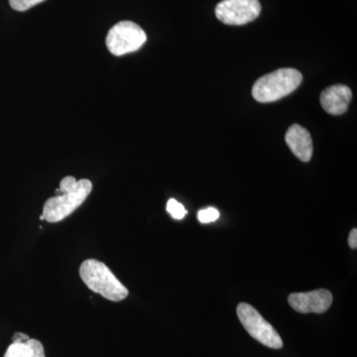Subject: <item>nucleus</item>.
<instances>
[{
	"instance_id": "f257e3e1",
	"label": "nucleus",
	"mask_w": 357,
	"mask_h": 357,
	"mask_svg": "<svg viewBox=\"0 0 357 357\" xmlns=\"http://www.w3.org/2000/svg\"><path fill=\"white\" fill-rule=\"evenodd\" d=\"M93 190V184L88 178L77 181L73 176H67L61 181L58 196L47 199L44 204L43 215L48 222H59L69 217L86 198Z\"/></svg>"
},
{
	"instance_id": "f03ea898",
	"label": "nucleus",
	"mask_w": 357,
	"mask_h": 357,
	"mask_svg": "<svg viewBox=\"0 0 357 357\" xmlns=\"http://www.w3.org/2000/svg\"><path fill=\"white\" fill-rule=\"evenodd\" d=\"M79 276L93 292L105 299L119 302L128 296V290L114 276L105 263L96 259L84 260L79 267Z\"/></svg>"
},
{
	"instance_id": "7ed1b4c3",
	"label": "nucleus",
	"mask_w": 357,
	"mask_h": 357,
	"mask_svg": "<svg viewBox=\"0 0 357 357\" xmlns=\"http://www.w3.org/2000/svg\"><path fill=\"white\" fill-rule=\"evenodd\" d=\"M302 74L295 69H279L258 79L252 88V96L259 102H272L285 98L298 89Z\"/></svg>"
},
{
	"instance_id": "20e7f679",
	"label": "nucleus",
	"mask_w": 357,
	"mask_h": 357,
	"mask_svg": "<svg viewBox=\"0 0 357 357\" xmlns=\"http://www.w3.org/2000/svg\"><path fill=\"white\" fill-rule=\"evenodd\" d=\"M237 316L249 335L260 344L274 349L283 347L279 333L255 307L246 303H241L237 307Z\"/></svg>"
},
{
	"instance_id": "39448f33",
	"label": "nucleus",
	"mask_w": 357,
	"mask_h": 357,
	"mask_svg": "<svg viewBox=\"0 0 357 357\" xmlns=\"http://www.w3.org/2000/svg\"><path fill=\"white\" fill-rule=\"evenodd\" d=\"M146 41V33L132 21H121L115 24L105 40L107 49L114 56L138 51Z\"/></svg>"
},
{
	"instance_id": "423d86ee",
	"label": "nucleus",
	"mask_w": 357,
	"mask_h": 357,
	"mask_svg": "<svg viewBox=\"0 0 357 357\" xmlns=\"http://www.w3.org/2000/svg\"><path fill=\"white\" fill-rule=\"evenodd\" d=\"M261 13L259 0H222L215 7L218 20L227 25L252 22Z\"/></svg>"
},
{
	"instance_id": "0eeeda50",
	"label": "nucleus",
	"mask_w": 357,
	"mask_h": 357,
	"mask_svg": "<svg viewBox=\"0 0 357 357\" xmlns=\"http://www.w3.org/2000/svg\"><path fill=\"white\" fill-rule=\"evenodd\" d=\"M288 302L296 312L302 314H323L332 306L333 295L330 291L319 289L312 292L291 294Z\"/></svg>"
},
{
	"instance_id": "6e6552de",
	"label": "nucleus",
	"mask_w": 357,
	"mask_h": 357,
	"mask_svg": "<svg viewBox=\"0 0 357 357\" xmlns=\"http://www.w3.org/2000/svg\"><path fill=\"white\" fill-rule=\"evenodd\" d=\"M352 93L349 86L335 84L328 86L321 95V105L328 114L340 115L347 112Z\"/></svg>"
},
{
	"instance_id": "1a4fd4ad",
	"label": "nucleus",
	"mask_w": 357,
	"mask_h": 357,
	"mask_svg": "<svg viewBox=\"0 0 357 357\" xmlns=\"http://www.w3.org/2000/svg\"><path fill=\"white\" fill-rule=\"evenodd\" d=\"M286 143L293 154L303 162H309L312 155L311 134L299 124H294L288 129Z\"/></svg>"
},
{
	"instance_id": "9d476101",
	"label": "nucleus",
	"mask_w": 357,
	"mask_h": 357,
	"mask_svg": "<svg viewBox=\"0 0 357 357\" xmlns=\"http://www.w3.org/2000/svg\"><path fill=\"white\" fill-rule=\"evenodd\" d=\"M4 357H45L44 347L37 340L22 342H13L4 354Z\"/></svg>"
},
{
	"instance_id": "9b49d317",
	"label": "nucleus",
	"mask_w": 357,
	"mask_h": 357,
	"mask_svg": "<svg viewBox=\"0 0 357 357\" xmlns=\"http://www.w3.org/2000/svg\"><path fill=\"white\" fill-rule=\"evenodd\" d=\"M167 211L172 215L175 220H183L187 215L185 206L178 203L175 199H170L167 203Z\"/></svg>"
},
{
	"instance_id": "f8f14e48",
	"label": "nucleus",
	"mask_w": 357,
	"mask_h": 357,
	"mask_svg": "<svg viewBox=\"0 0 357 357\" xmlns=\"http://www.w3.org/2000/svg\"><path fill=\"white\" fill-rule=\"evenodd\" d=\"M43 1L45 0H9V4L14 10L26 11Z\"/></svg>"
},
{
	"instance_id": "ddd939ff",
	"label": "nucleus",
	"mask_w": 357,
	"mask_h": 357,
	"mask_svg": "<svg viewBox=\"0 0 357 357\" xmlns=\"http://www.w3.org/2000/svg\"><path fill=\"white\" fill-rule=\"evenodd\" d=\"M198 218L202 223L213 222L220 218V211L215 208H208L199 211Z\"/></svg>"
},
{
	"instance_id": "4468645a",
	"label": "nucleus",
	"mask_w": 357,
	"mask_h": 357,
	"mask_svg": "<svg viewBox=\"0 0 357 357\" xmlns=\"http://www.w3.org/2000/svg\"><path fill=\"white\" fill-rule=\"evenodd\" d=\"M349 244L352 249H356L357 248V229H354L351 231L349 237Z\"/></svg>"
},
{
	"instance_id": "2eb2a0df",
	"label": "nucleus",
	"mask_w": 357,
	"mask_h": 357,
	"mask_svg": "<svg viewBox=\"0 0 357 357\" xmlns=\"http://www.w3.org/2000/svg\"><path fill=\"white\" fill-rule=\"evenodd\" d=\"M29 337H28L27 335H25V333H16L15 335H14V337L13 338V342H26V340H29Z\"/></svg>"
},
{
	"instance_id": "dca6fc26",
	"label": "nucleus",
	"mask_w": 357,
	"mask_h": 357,
	"mask_svg": "<svg viewBox=\"0 0 357 357\" xmlns=\"http://www.w3.org/2000/svg\"><path fill=\"white\" fill-rule=\"evenodd\" d=\"M40 220H45V218H44V215H41V217H40Z\"/></svg>"
}]
</instances>
